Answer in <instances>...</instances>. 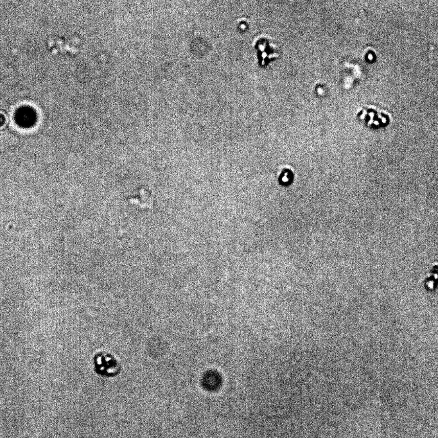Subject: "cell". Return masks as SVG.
<instances>
[{
  "label": "cell",
  "mask_w": 438,
  "mask_h": 438,
  "mask_svg": "<svg viewBox=\"0 0 438 438\" xmlns=\"http://www.w3.org/2000/svg\"><path fill=\"white\" fill-rule=\"evenodd\" d=\"M95 371L98 375L113 377L120 371V365L114 356L110 353H98L94 357Z\"/></svg>",
  "instance_id": "obj_1"
}]
</instances>
